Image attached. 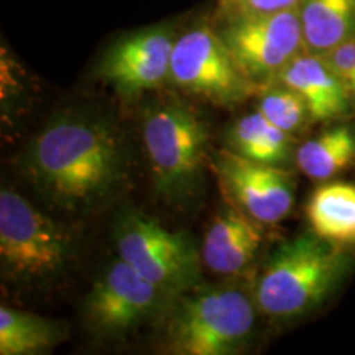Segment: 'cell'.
<instances>
[{
    "instance_id": "obj_1",
    "label": "cell",
    "mask_w": 355,
    "mask_h": 355,
    "mask_svg": "<svg viewBox=\"0 0 355 355\" xmlns=\"http://www.w3.org/2000/svg\"><path fill=\"white\" fill-rule=\"evenodd\" d=\"M25 171L48 201L68 211L109 198L125 176L121 137L102 119L64 115L40 132L25 155Z\"/></svg>"
},
{
    "instance_id": "obj_2",
    "label": "cell",
    "mask_w": 355,
    "mask_h": 355,
    "mask_svg": "<svg viewBox=\"0 0 355 355\" xmlns=\"http://www.w3.org/2000/svg\"><path fill=\"white\" fill-rule=\"evenodd\" d=\"M347 270L349 255L337 243L300 235L270 255L257 282V304L273 318L300 316L321 304Z\"/></svg>"
},
{
    "instance_id": "obj_3",
    "label": "cell",
    "mask_w": 355,
    "mask_h": 355,
    "mask_svg": "<svg viewBox=\"0 0 355 355\" xmlns=\"http://www.w3.org/2000/svg\"><path fill=\"white\" fill-rule=\"evenodd\" d=\"M166 324V349L178 355H230L245 347L255 326V306L235 288H211L183 296Z\"/></svg>"
},
{
    "instance_id": "obj_4",
    "label": "cell",
    "mask_w": 355,
    "mask_h": 355,
    "mask_svg": "<svg viewBox=\"0 0 355 355\" xmlns=\"http://www.w3.org/2000/svg\"><path fill=\"white\" fill-rule=\"evenodd\" d=\"M207 141L206 125L188 105L163 102L146 110L144 144L155 188L162 196H191L201 180Z\"/></svg>"
},
{
    "instance_id": "obj_5",
    "label": "cell",
    "mask_w": 355,
    "mask_h": 355,
    "mask_svg": "<svg viewBox=\"0 0 355 355\" xmlns=\"http://www.w3.org/2000/svg\"><path fill=\"white\" fill-rule=\"evenodd\" d=\"M71 239L56 222L10 189L0 193V260L7 275L26 282L63 273Z\"/></svg>"
},
{
    "instance_id": "obj_6",
    "label": "cell",
    "mask_w": 355,
    "mask_h": 355,
    "mask_svg": "<svg viewBox=\"0 0 355 355\" xmlns=\"http://www.w3.org/2000/svg\"><path fill=\"white\" fill-rule=\"evenodd\" d=\"M119 257L168 295L189 291L201 277L193 239L171 232L141 212H123L115 225Z\"/></svg>"
},
{
    "instance_id": "obj_7",
    "label": "cell",
    "mask_w": 355,
    "mask_h": 355,
    "mask_svg": "<svg viewBox=\"0 0 355 355\" xmlns=\"http://www.w3.org/2000/svg\"><path fill=\"white\" fill-rule=\"evenodd\" d=\"M170 78L188 94L219 105H235L254 92L255 83L239 68L227 44L207 25L175 40Z\"/></svg>"
},
{
    "instance_id": "obj_8",
    "label": "cell",
    "mask_w": 355,
    "mask_h": 355,
    "mask_svg": "<svg viewBox=\"0 0 355 355\" xmlns=\"http://www.w3.org/2000/svg\"><path fill=\"white\" fill-rule=\"evenodd\" d=\"M230 55L255 84L277 78L304 50L300 7L229 20L220 33Z\"/></svg>"
},
{
    "instance_id": "obj_9",
    "label": "cell",
    "mask_w": 355,
    "mask_h": 355,
    "mask_svg": "<svg viewBox=\"0 0 355 355\" xmlns=\"http://www.w3.org/2000/svg\"><path fill=\"white\" fill-rule=\"evenodd\" d=\"M168 293L159 290L122 259L96 279L84 306L87 326L96 334H123L162 309Z\"/></svg>"
},
{
    "instance_id": "obj_10",
    "label": "cell",
    "mask_w": 355,
    "mask_h": 355,
    "mask_svg": "<svg viewBox=\"0 0 355 355\" xmlns=\"http://www.w3.org/2000/svg\"><path fill=\"white\" fill-rule=\"evenodd\" d=\"M216 171L230 202L259 224H277L290 214L295 181L283 168L245 158L234 150H222Z\"/></svg>"
},
{
    "instance_id": "obj_11",
    "label": "cell",
    "mask_w": 355,
    "mask_h": 355,
    "mask_svg": "<svg viewBox=\"0 0 355 355\" xmlns=\"http://www.w3.org/2000/svg\"><path fill=\"white\" fill-rule=\"evenodd\" d=\"M173 46L175 40L163 28L128 35L105 53L99 73L122 96L152 91L170 78Z\"/></svg>"
},
{
    "instance_id": "obj_12",
    "label": "cell",
    "mask_w": 355,
    "mask_h": 355,
    "mask_svg": "<svg viewBox=\"0 0 355 355\" xmlns=\"http://www.w3.org/2000/svg\"><path fill=\"white\" fill-rule=\"evenodd\" d=\"M275 79L303 97L313 121H334L347 115L352 109V94L347 86L316 53H300Z\"/></svg>"
},
{
    "instance_id": "obj_13",
    "label": "cell",
    "mask_w": 355,
    "mask_h": 355,
    "mask_svg": "<svg viewBox=\"0 0 355 355\" xmlns=\"http://www.w3.org/2000/svg\"><path fill=\"white\" fill-rule=\"evenodd\" d=\"M261 243L257 220L235 206L214 217L202 245V260L211 272L234 275L254 260Z\"/></svg>"
},
{
    "instance_id": "obj_14",
    "label": "cell",
    "mask_w": 355,
    "mask_h": 355,
    "mask_svg": "<svg viewBox=\"0 0 355 355\" xmlns=\"http://www.w3.org/2000/svg\"><path fill=\"white\" fill-rule=\"evenodd\" d=\"M300 19L309 53L324 55L355 40V0H303Z\"/></svg>"
},
{
    "instance_id": "obj_15",
    "label": "cell",
    "mask_w": 355,
    "mask_h": 355,
    "mask_svg": "<svg viewBox=\"0 0 355 355\" xmlns=\"http://www.w3.org/2000/svg\"><path fill=\"white\" fill-rule=\"evenodd\" d=\"M313 232L334 243L355 242V186H321L306 206Z\"/></svg>"
},
{
    "instance_id": "obj_16",
    "label": "cell",
    "mask_w": 355,
    "mask_h": 355,
    "mask_svg": "<svg viewBox=\"0 0 355 355\" xmlns=\"http://www.w3.org/2000/svg\"><path fill=\"white\" fill-rule=\"evenodd\" d=\"M63 337L60 324L7 306L0 308V354L32 355L51 349Z\"/></svg>"
},
{
    "instance_id": "obj_17",
    "label": "cell",
    "mask_w": 355,
    "mask_h": 355,
    "mask_svg": "<svg viewBox=\"0 0 355 355\" xmlns=\"http://www.w3.org/2000/svg\"><path fill=\"white\" fill-rule=\"evenodd\" d=\"M355 159V133L349 127H336L306 141L296 152L300 170L311 180L324 181L343 173Z\"/></svg>"
},
{
    "instance_id": "obj_18",
    "label": "cell",
    "mask_w": 355,
    "mask_h": 355,
    "mask_svg": "<svg viewBox=\"0 0 355 355\" xmlns=\"http://www.w3.org/2000/svg\"><path fill=\"white\" fill-rule=\"evenodd\" d=\"M230 145L242 157L266 165H279L290 157L291 137L257 110L239 119L230 132Z\"/></svg>"
},
{
    "instance_id": "obj_19",
    "label": "cell",
    "mask_w": 355,
    "mask_h": 355,
    "mask_svg": "<svg viewBox=\"0 0 355 355\" xmlns=\"http://www.w3.org/2000/svg\"><path fill=\"white\" fill-rule=\"evenodd\" d=\"M259 112L268 119L273 125L282 128L283 132L291 133L303 127L306 119L309 117L308 105L303 97L293 89L279 84L263 92L260 99Z\"/></svg>"
},
{
    "instance_id": "obj_20",
    "label": "cell",
    "mask_w": 355,
    "mask_h": 355,
    "mask_svg": "<svg viewBox=\"0 0 355 355\" xmlns=\"http://www.w3.org/2000/svg\"><path fill=\"white\" fill-rule=\"evenodd\" d=\"M303 0H217L219 12L225 20L245 19V17L265 15L282 10H290L301 6Z\"/></svg>"
},
{
    "instance_id": "obj_21",
    "label": "cell",
    "mask_w": 355,
    "mask_h": 355,
    "mask_svg": "<svg viewBox=\"0 0 355 355\" xmlns=\"http://www.w3.org/2000/svg\"><path fill=\"white\" fill-rule=\"evenodd\" d=\"M326 63L331 66V69L343 79V83L347 86L350 94L354 97L355 89V40L345 42L339 46L332 48L327 53L321 55Z\"/></svg>"
},
{
    "instance_id": "obj_22",
    "label": "cell",
    "mask_w": 355,
    "mask_h": 355,
    "mask_svg": "<svg viewBox=\"0 0 355 355\" xmlns=\"http://www.w3.org/2000/svg\"><path fill=\"white\" fill-rule=\"evenodd\" d=\"M354 97H355V89H354Z\"/></svg>"
}]
</instances>
